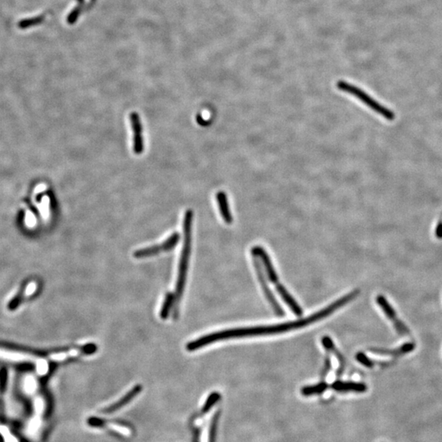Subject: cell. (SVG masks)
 Instances as JSON below:
<instances>
[{
	"instance_id": "7402d4cb",
	"label": "cell",
	"mask_w": 442,
	"mask_h": 442,
	"mask_svg": "<svg viewBox=\"0 0 442 442\" xmlns=\"http://www.w3.org/2000/svg\"><path fill=\"white\" fill-rule=\"evenodd\" d=\"M42 19L43 18L41 16H38V17H34V18L21 20L20 22H19V27L24 29V28L29 27V26L35 25V24H39V22L42 21Z\"/></svg>"
},
{
	"instance_id": "7a4b0ae2",
	"label": "cell",
	"mask_w": 442,
	"mask_h": 442,
	"mask_svg": "<svg viewBox=\"0 0 442 442\" xmlns=\"http://www.w3.org/2000/svg\"><path fill=\"white\" fill-rule=\"evenodd\" d=\"M193 212L188 209L184 214V245L182 249L181 256L179 260L178 277H177L176 288H175V301L179 302L184 293L186 284L187 274H188V262L190 258L191 242H192V222H193Z\"/></svg>"
},
{
	"instance_id": "5bb4252c",
	"label": "cell",
	"mask_w": 442,
	"mask_h": 442,
	"mask_svg": "<svg viewBox=\"0 0 442 442\" xmlns=\"http://www.w3.org/2000/svg\"><path fill=\"white\" fill-rule=\"evenodd\" d=\"M415 349V344L413 343H405L397 349L386 350V349H373V352L383 355V356H390L397 357V356H403L406 354L410 353Z\"/></svg>"
},
{
	"instance_id": "9c48e42d",
	"label": "cell",
	"mask_w": 442,
	"mask_h": 442,
	"mask_svg": "<svg viewBox=\"0 0 442 442\" xmlns=\"http://www.w3.org/2000/svg\"><path fill=\"white\" fill-rule=\"evenodd\" d=\"M251 252H252V254L253 255V256H256V257L261 259V262L265 266V270L266 273H267V276L269 279H270V281L272 284H279L278 283L279 282V278H278V275H277L276 272H275V267L273 265L272 261L270 260V256L268 255L266 251H265L263 247H260V246H256V247L252 248Z\"/></svg>"
},
{
	"instance_id": "ac0fdd59",
	"label": "cell",
	"mask_w": 442,
	"mask_h": 442,
	"mask_svg": "<svg viewBox=\"0 0 442 442\" xmlns=\"http://www.w3.org/2000/svg\"><path fill=\"white\" fill-rule=\"evenodd\" d=\"M220 398V395L219 394V393H211V394L209 396L207 400H206V403H205L204 406H203V408H202V413L206 414V412H208V411H210V410H211L216 403H217V402Z\"/></svg>"
},
{
	"instance_id": "603a6c76",
	"label": "cell",
	"mask_w": 442,
	"mask_h": 442,
	"mask_svg": "<svg viewBox=\"0 0 442 442\" xmlns=\"http://www.w3.org/2000/svg\"><path fill=\"white\" fill-rule=\"evenodd\" d=\"M87 423L91 427H95V428H101V427L104 426L105 424H106L104 420L96 417L89 418Z\"/></svg>"
},
{
	"instance_id": "3957f363",
	"label": "cell",
	"mask_w": 442,
	"mask_h": 442,
	"mask_svg": "<svg viewBox=\"0 0 442 442\" xmlns=\"http://www.w3.org/2000/svg\"><path fill=\"white\" fill-rule=\"evenodd\" d=\"M337 86L340 90L350 93V94L356 97L359 100H361V102H364L366 106L370 107L373 111H375L379 115H381L383 117H385L387 120H394L395 114L393 113V111H391L389 109L380 104L379 102H377L376 100H374L371 96L369 95L368 93H365V91L362 90L358 87L355 86L354 84H349V83L343 81V80L338 81Z\"/></svg>"
},
{
	"instance_id": "277c9868",
	"label": "cell",
	"mask_w": 442,
	"mask_h": 442,
	"mask_svg": "<svg viewBox=\"0 0 442 442\" xmlns=\"http://www.w3.org/2000/svg\"><path fill=\"white\" fill-rule=\"evenodd\" d=\"M179 239H180V235L178 233H174L170 235V238L166 239V241H164L161 244L137 250L133 255H134V258L144 259L156 256V255L160 254L162 252H169L174 247H176Z\"/></svg>"
},
{
	"instance_id": "52a82bcc",
	"label": "cell",
	"mask_w": 442,
	"mask_h": 442,
	"mask_svg": "<svg viewBox=\"0 0 442 442\" xmlns=\"http://www.w3.org/2000/svg\"><path fill=\"white\" fill-rule=\"evenodd\" d=\"M130 123H131L132 130L134 134V144L133 149L136 155H140L143 152V126L141 123L140 118L136 112H132L129 116Z\"/></svg>"
},
{
	"instance_id": "e0dca14e",
	"label": "cell",
	"mask_w": 442,
	"mask_h": 442,
	"mask_svg": "<svg viewBox=\"0 0 442 442\" xmlns=\"http://www.w3.org/2000/svg\"><path fill=\"white\" fill-rule=\"evenodd\" d=\"M328 384L325 383H320L317 385L308 386L305 387L302 389V394L306 397L313 396V395L321 394L324 391L327 390Z\"/></svg>"
},
{
	"instance_id": "ba28073f",
	"label": "cell",
	"mask_w": 442,
	"mask_h": 442,
	"mask_svg": "<svg viewBox=\"0 0 442 442\" xmlns=\"http://www.w3.org/2000/svg\"><path fill=\"white\" fill-rule=\"evenodd\" d=\"M40 356H37V355H32V354L15 352V351H11V350L0 348V360H2V361L34 365L36 363L37 359Z\"/></svg>"
},
{
	"instance_id": "8fae6325",
	"label": "cell",
	"mask_w": 442,
	"mask_h": 442,
	"mask_svg": "<svg viewBox=\"0 0 442 442\" xmlns=\"http://www.w3.org/2000/svg\"><path fill=\"white\" fill-rule=\"evenodd\" d=\"M331 388L337 392L341 393H347V392H354V393H365L367 391V386L365 383H355V382H334L331 385Z\"/></svg>"
},
{
	"instance_id": "6da1fadb",
	"label": "cell",
	"mask_w": 442,
	"mask_h": 442,
	"mask_svg": "<svg viewBox=\"0 0 442 442\" xmlns=\"http://www.w3.org/2000/svg\"><path fill=\"white\" fill-rule=\"evenodd\" d=\"M360 293V291L355 290L348 293L345 297H341L340 299L336 301L333 304L329 305L328 307L323 309L317 313L314 314L310 317L302 320L293 321V322L284 323V324L269 325V326L250 327V328H242V329H227L223 331L216 332L213 334L205 335L196 340L189 342L186 345L188 352H195L202 347L208 346L211 343H215L219 341L227 340L231 338H247V337H256V336L273 335V334H283L286 332L301 329L303 327L310 325L319 320H323L335 312L337 310L343 307L345 305L348 304L352 300L355 299Z\"/></svg>"
},
{
	"instance_id": "5b68a950",
	"label": "cell",
	"mask_w": 442,
	"mask_h": 442,
	"mask_svg": "<svg viewBox=\"0 0 442 442\" xmlns=\"http://www.w3.org/2000/svg\"><path fill=\"white\" fill-rule=\"evenodd\" d=\"M377 304L380 306L382 311L385 313L386 316L393 322L396 331L401 336H408L411 334L410 329L406 324L397 317V314L393 308V306L389 303L388 299L383 295H379L376 297Z\"/></svg>"
},
{
	"instance_id": "9a60e30c",
	"label": "cell",
	"mask_w": 442,
	"mask_h": 442,
	"mask_svg": "<svg viewBox=\"0 0 442 442\" xmlns=\"http://www.w3.org/2000/svg\"><path fill=\"white\" fill-rule=\"evenodd\" d=\"M7 385V371L2 370L0 371V422L5 420L4 413V393Z\"/></svg>"
},
{
	"instance_id": "44dd1931",
	"label": "cell",
	"mask_w": 442,
	"mask_h": 442,
	"mask_svg": "<svg viewBox=\"0 0 442 442\" xmlns=\"http://www.w3.org/2000/svg\"><path fill=\"white\" fill-rule=\"evenodd\" d=\"M356 361H358L359 363L364 365L365 367L369 368V369H372V368H374V361H373L371 359L369 358V357H368L365 353H363V352H358V353L356 354Z\"/></svg>"
},
{
	"instance_id": "2e32d148",
	"label": "cell",
	"mask_w": 442,
	"mask_h": 442,
	"mask_svg": "<svg viewBox=\"0 0 442 442\" xmlns=\"http://www.w3.org/2000/svg\"><path fill=\"white\" fill-rule=\"evenodd\" d=\"M175 300V294L172 293H166L163 304L161 306V311H160V318H161V320H165L169 317Z\"/></svg>"
},
{
	"instance_id": "4fadbf2b",
	"label": "cell",
	"mask_w": 442,
	"mask_h": 442,
	"mask_svg": "<svg viewBox=\"0 0 442 442\" xmlns=\"http://www.w3.org/2000/svg\"><path fill=\"white\" fill-rule=\"evenodd\" d=\"M216 200H217L218 206L220 208V214L222 216L223 220H225L227 224H231L233 222V217H232L231 213L229 211V202H228V197L225 192H219L216 194Z\"/></svg>"
},
{
	"instance_id": "30bf717a",
	"label": "cell",
	"mask_w": 442,
	"mask_h": 442,
	"mask_svg": "<svg viewBox=\"0 0 442 442\" xmlns=\"http://www.w3.org/2000/svg\"><path fill=\"white\" fill-rule=\"evenodd\" d=\"M142 390H143V386L139 385V384H138V385L134 386V388H132L131 390L129 391V392H128L122 398H120L118 402H116V403L112 404L111 406H109L107 408H105L104 410H103V412H104L105 414H112V413L119 411L120 409L123 408L124 406H126L127 404H129V402H131L132 400L134 399V398H135V397L142 392Z\"/></svg>"
},
{
	"instance_id": "8992f818",
	"label": "cell",
	"mask_w": 442,
	"mask_h": 442,
	"mask_svg": "<svg viewBox=\"0 0 442 442\" xmlns=\"http://www.w3.org/2000/svg\"><path fill=\"white\" fill-rule=\"evenodd\" d=\"M253 264H254L255 270H256L257 278H258L259 281H260V284H261V288H262V290H263L264 293H265V297L268 299V302H270V304L272 306L277 315L283 316L284 315V311L281 308L280 305L277 302L276 298L273 294L272 292L270 291V288L268 286L267 282H266V279H265V276L264 275L263 271H262V269H261V265L259 263V261L256 259V256H253Z\"/></svg>"
},
{
	"instance_id": "7c38bea8",
	"label": "cell",
	"mask_w": 442,
	"mask_h": 442,
	"mask_svg": "<svg viewBox=\"0 0 442 442\" xmlns=\"http://www.w3.org/2000/svg\"><path fill=\"white\" fill-rule=\"evenodd\" d=\"M276 291L279 293V296L281 297L282 299L288 305V307L291 309V311L297 316H301L303 314V311L301 308L299 304L296 302V300L292 297V295L288 293V290L284 288L282 284H277Z\"/></svg>"
},
{
	"instance_id": "ffe728a7",
	"label": "cell",
	"mask_w": 442,
	"mask_h": 442,
	"mask_svg": "<svg viewBox=\"0 0 442 442\" xmlns=\"http://www.w3.org/2000/svg\"><path fill=\"white\" fill-rule=\"evenodd\" d=\"M322 344L327 351L336 353V356H338V358L340 359L341 362H343V359H342L343 357H342V356L339 354L338 351L336 350L335 346H334V343H333L331 338H329V337H327V336L326 337H324V338H322Z\"/></svg>"
},
{
	"instance_id": "cb8c5ba5",
	"label": "cell",
	"mask_w": 442,
	"mask_h": 442,
	"mask_svg": "<svg viewBox=\"0 0 442 442\" xmlns=\"http://www.w3.org/2000/svg\"><path fill=\"white\" fill-rule=\"evenodd\" d=\"M29 288H30V285H29V287L26 288V290H25V294L27 295V296H29V294H31V293H29V292H28V291L29 290ZM20 295H22L23 296V293H21V294ZM22 296H20V297H17V298H16V299L13 300V302H11V306H12V305H14V306H16V305L18 304L19 302H20V300H21V297H22ZM23 298H24V296H23Z\"/></svg>"
},
{
	"instance_id": "d4e9b609",
	"label": "cell",
	"mask_w": 442,
	"mask_h": 442,
	"mask_svg": "<svg viewBox=\"0 0 442 442\" xmlns=\"http://www.w3.org/2000/svg\"><path fill=\"white\" fill-rule=\"evenodd\" d=\"M436 234H437V237L438 238H442V225H440L438 227Z\"/></svg>"
},
{
	"instance_id": "d6986e66",
	"label": "cell",
	"mask_w": 442,
	"mask_h": 442,
	"mask_svg": "<svg viewBox=\"0 0 442 442\" xmlns=\"http://www.w3.org/2000/svg\"><path fill=\"white\" fill-rule=\"evenodd\" d=\"M214 418H211L206 423L204 428L202 429V435H201V442H211V429H212V422Z\"/></svg>"
}]
</instances>
